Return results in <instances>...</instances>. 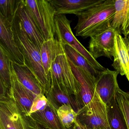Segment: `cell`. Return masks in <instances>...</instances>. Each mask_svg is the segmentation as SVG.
Returning <instances> with one entry per match:
<instances>
[{"mask_svg":"<svg viewBox=\"0 0 129 129\" xmlns=\"http://www.w3.org/2000/svg\"><path fill=\"white\" fill-rule=\"evenodd\" d=\"M115 100L122 114L127 129H129V92L118 88Z\"/></svg>","mask_w":129,"mask_h":129,"instance_id":"obj_26","label":"cell"},{"mask_svg":"<svg viewBox=\"0 0 129 129\" xmlns=\"http://www.w3.org/2000/svg\"><path fill=\"white\" fill-rule=\"evenodd\" d=\"M12 97L19 105L23 111L30 115L29 113L33 101L37 96L19 82L12 68Z\"/></svg>","mask_w":129,"mask_h":129,"instance_id":"obj_15","label":"cell"},{"mask_svg":"<svg viewBox=\"0 0 129 129\" xmlns=\"http://www.w3.org/2000/svg\"><path fill=\"white\" fill-rule=\"evenodd\" d=\"M50 77L51 86H57L68 94L76 96L79 101L80 92V83L73 73L65 53L58 56L53 62Z\"/></svg>","mask_w":129,"mask_h":129,"instance_id":"obj_4","label":"cell"},{"mask_svg":"<svg viewBox=\"0 0 129 129\" xmlns=\"http://www.w3.org/2000/svg\"><path fill=\"white\" fill-rule=\"evenodd\" d=\"M12 59L7 51L0 45V95H12Z\"/></svg>","mask_w":129,"mask_h":129,"instance_id":"obj_19","label":"cell"},{"mask_svg":"<svg viewBox=\"0 0 129 129\" xmlns=\"http://www.w3.org/2000/svg\"><path fill=\"white\" fill-rule=\"evenodd\" d=\"M115 14L111 27L117 34L129 35V0H115Z\"/></svg>","mask_w":129,"mask_h":129,"instance_id":"obj_18","label":"cell"},{"mask_svg":"<svg viewBox=\"0 0 129 129\" xmlns=\"http://www.w3.org/2000/svg\"><path fill=\"white\" fill-rule=\"evenodd\" d=\"M31 116L40 126L46 129H66L57 114V110L48 102L43 111L31 114Z\"/></svg>","mask_w":129,"mask_h":129,"instance_id":"obj_20","label":"cell"},{"mask_svg":"<svg viewBox=\"0 0 129 129\" xmlns=\"http://www.w3.org/2000/svg\"><path fill=\"white\" fill-rule=\"evenodd\" d=\"M40 129H45V128H43V127H42L41 126H40Z\"/></svg>","mask_w":129,"mask_h":129,"instance_id":"obj_31","label":"cell"},{"mask_svg":"<svg viewBox=\"0 0 129 129\" xmlns=\"http://www.w3.org/2000/svg\"><path fill=\"white\" fill-rule=\"evenodd\" d=\"M115 50L114 60L112 66L121 75H125L129 82V56L124 38L115 33Z\"/></svg>","mask_w":129,"mask_h":129,"instance_id":"obj_17","label":"cell"},{"mask_svg":"<svg viewBox=\"0 0 129 129\" xmlns=\"http://www.w3.org/2000/svg\"><path fill=\"white\" fill-rule=\"evenodd\" d=\"M48 101L44 94L38 95L33 101L29 114L40 111H43L48 105Z\"/></svg>","mask_w":129,"mask_h":129,"instance_id":"obj_27","label":"cell"},{"mask_svg":"<svg viewBox=\"0 0 129 129\" xmlns=\"http://www.w3.org/2000/svg\"><path fill=\"white\" fill-rule=\"evenodd\" d=\"M71 21L67 18L65 15H56L55 38L63 45L68 44L76 50L96 71L101 72L105 70L106 69L92 57L89 51L76 38L71 28Z\"/></svg>","mask_w":129,"mask_h":129,"instance_id":"obj_5","label":"cell"},{"mask_svg":"<svg viewBox=\"0 0 129 129\" xmlns=\"http://www.w3.org/2000/svg\"><path fill=\"white\" fill-rule=\"evenodd\" d=\"M57 113L62 124L66 129L71 128L77 121V113L70 106H62L57 110Z\"/></svg>","mask_w":129,"mask_h":129,"instance_id":"obj_24","label":"cell"},{"mask_svg":"<svg viewBox=\"0 0 129 129\" xmlns=\"http://www.w3.org/2000/svg\"><path fill=\"white\" fill-rule=\"evenodd\" d=\"M35 18L45 41L55 38L56 10L49 0H24Z\"/></svg>","mask_w":129,"mask_h":129,"instance_id":"obj_6","label":"cell"},{"mask_svg":"<svg viewBox=\"0 0 129 129\" xmlns=\"http://www.w3.org/2000/svg\"><path fill=\"white\" fill-rule=\"evenodd\" d=\"M69 129H82V128H81V127L80 123H79V122H78V121L77 120V121L75 123L74 126H73L71 128Z\"/></svg>","mask_w":129,"mask_h":129,"instance_id":"obj_29","label":"cell"},{"mask_svg":"<svg viewBox=\"0 0 129 129\" xmlns=\"http://www.w3.org/2000/svg\"><path fill=\"white\" fill-rule=\"evenodd\" d=\"M116 31L111 27L105 31L90 37L89 52L95 59L105 56L111 59L115 50Z\"/></svg>","mask_w":129,"mask_h":129,"instance_id":"obj_9","label":"cell"},{"mask_svg":"<svg viewBox=\"0 0 129 129\" xmlns=\"http://www.w3.org/2000/svg\"><path fill=\"white\" fill-rule=\"evenodd\" d=\"M13 27L16 40L24 56L25 64L35 73L46 96L51 87V80L46 74L43 66L41 48L25 32L16 16L13 22Z\"/></svg>","mask_w":129,"mask_h":129,"instance_id":"obj_2","label":"cell"},{"mask_svg":"<svg viewBox=\"0 0 129 129\" xmlns=\"http://www.w3.org/2000/svg\"><path fill=\"white\" fill-rule=\"evenodd\" d=\"M0 45L9 53L12 61L17 64H25V58L16 40L13 22L0 15Z\"/></svg>","mask_w":129,"mask_h":129,"instance_id":"obj_8","label":"cell"},{"mask_svg":"<svg viewBox=\"0 0 129 129\" xmlns=\"http://www.w3.org/2000/svg\"><path fill=\"white\" fill-rule=\"evenodd\" d=\"M124 43L127 49V52L129 56V35H127V37H125L124 38Z\"/></svg>","mask_w":129,"mask_h":129,"instance_id":"obj_28","label":"cell"},{"mask_svg":"<svg viewBox=\"0 0 129 129\" xmlns=\"http://www.w3.org/2000/svg\"><path fill=\"white\" fill-rule=\"evenodd\" d=\"M12 97L0 99V129H40Z\"/></svg>","mask_w":129,"mask_h":129,"instance_id":"obj_3","label":"cell"},{"mask_svg":"<svg viewBox=\"0 0 129 129\" xmlns=\"http://www.w3.org/2000/svg\"><path fill=\"white\" fill-rule=\"evenodd\" d=\"M78 122H79V121H78ZM79 123H80V125L82 129H92L89 128V127H87L86 126H85V125L81 123L80 122H79Z\"/></svg>","mask_w":129,"mask_h":129,"instance_id":"obj_30","label":"cell"},{"mask_svg":"<svg viewBox=\"0 0 129 129\" xmlns=\"http://www.w3.org/2000/svg\"><path fill=\"white\" fill-rule=\"evenodd\" d=\"M11 66L17 79L25 87L36 96L44 94L35 73L28 66L17 64L12 61Z\"/></svg>","mask_w":129,"mask_h":129,"instance_id":"obj_14","label":"cell"},{"mask_svg":"<svg viewBox=\"0 0 129 129\" xmlns=\"http://www.w3.org/2000/svg\"><path fill=\"white\" fill-rule=\"evenodd\" d=\"M104 0H49L56 10V15H75L100 3Z\"/></svg>","mask_w":129,"mask_h":129,"instance_id":"obj_13","label":"cell"},{"mask_svg":"<svg viewBox=\"0 0 129 129\" xmlns=\"http://www.w3.org/2000/svg\"><path fill=\"white\" fill-rule=\"evenodd\" d=\"M65 53L68 58L74 64L96 78L98 77L100 72L96 71L88 61L73 47L68 44H64Z\"/></svg>","mask_w":129,"mask_h":129,"instance_id":"obj_22","label":"cell"},{"mask_svg":"<svg viewBox=\"0 0 129 129\" xmlns=\"http://www.w3.org/2000/svg\"><path fill=\"white\" fill-rule=\"evenodd\" d=\"M64 53V46L56 38L45 41L43 44L41 48L42 64L46 74L50 78L53 62L58 56Z\"/></svg>","mask_w":129,"mask_h":129,"instance_id":"obj_16","label":"cell"},{"mask_svg":"<svg viewBox=\"0 0 129 129\" xmlns=\"http://www.w3.org/2000/svg\"><path fill=\"white\" fill-rule=\"evenodd\" d=\"M16 17L31 40L39 48H41L45 41L44 36L24 0H21L16 11Z\"/></svg>","mask_w":129,"mask_h":129,"instance_id":"obj_10","label":"cell"},{"mask_svg":"<svg viewBox=\"0 0 129 129\" xmlns=\"http://www.w3.org/2000/svg\"><path fill=\"white\" fill-rule=\"evenodd\" d=\"M77 120L92 129H111L107 113V106L97 96L88 105L78 112Z\"/></svg>","mask_w":129,"mask_h":129,"instance_id":"obj_7","label":"cell"},{"mask_svg":"<svg viewBox=\"0 0 129 129\" xmlns=\"http://www.w3.org/2000/svg\"><path fill=\"white\" fill-rule=\"evenodd\" d=\"M69 61L80 83V92L78 100L82 108L88 105L97 96L95 90L96 78L76 66L69 59Z\"/></svg>","mask_w":129,"mask_h":129,"instance_id":"obj_12","label":"cell"},{"mask_svg":"<svg viewBox=\"0 0 129 129\" xmlns=\"http://www.w3.org/2000/svg\"><path fill=\"white\" fill-rule=\"evenodd\" d=\"M117 71H111L108 69L100 72L96 78L95 90L103 102L107 106L115 99L118 89Z\"/></svg>","mask_w":129,"mask_h":129,"instance_id":"obj_11","label":"cell"},{"mask_svg":"<svg viewBox=\"0 0 129 129\" xmlns=\"http://www.w3.org/2000/svg\"><path fill=\"white\" fill-rule=\"evenodd\" d=\"M115 0H104L93 7L77 14L76 36L84 38L99 34L111 27L115 14Z\"/></svg>","mask_w":129,"mask_h":129,"instance_id":"obj_1","label":"cell"},{"mask_svg":"<svg viewBox=\"0 0 129 129\" xmlns=\"http://www.w3.org/2000/svg\"><path fill=\"white\" fill-rule=\"evenodd\" d=\"M21 0H1L0 15L10 22H13Z\"/></svg>","mask_w":129,"mask_h":129,"instance_id":"obj_25","label":"cell"},{"mask_svg":"<svg viewBox=\"0 0 129 129\" xmlns=\"http://www.w3.org/2000/svg\"><path fill=\"white\" fill-rule=\"evenodd\" d=\"M108 119L111 129H127L115 99L107 106Z\"/></svg>","mask_w":129,"mask_h":129,"instance_id":"obj_23","label":"cell"},{"mask_svg":"<svg viewBox=\"0 0 129 129\" xmlns=\"http://www.w3.org/2000/svg\"><path fill=\"white\" fill-rule=\"evenodd\" d=\"M46 96L49 102L56 110L65 105L71 106L77 113L82 108L76 96L68 94L56 86H51Z\"/></svg>","mask_w":129,"mask_h":129,"instance_id":"obj_21","label":"cell"}]
</instances>
